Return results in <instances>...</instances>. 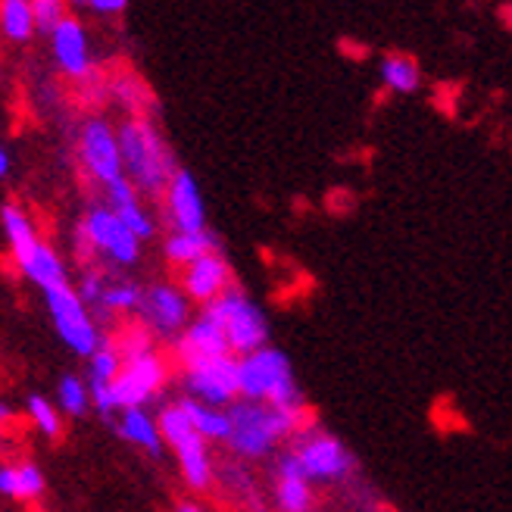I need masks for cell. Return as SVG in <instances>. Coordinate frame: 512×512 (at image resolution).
Instances as JSON below:
<instances>
[{"label": "cell", "mask_w": 512, "mask_h": 512, "mask_svg": "<svg viewBox=\"0 0 512 512\" xmlns=\"http://www.w3.org/2000/svg\"><path fill=\"white\" fill-rule=\"evenodd\" d=\"M119 153H122V172L125 182L147 197H160L166 194L169 178L178 172L172 150L166 141L157 135V128L144 119H132L119 128Z\"/></svg>", "instance_id": "6da1fadb"}, {"label": "cell", "mask_w": 512, "mask_h": 512, "mask_svg": "<svg viewBox=\"0 0 512 512\" xmlns=\"http://www.w3.org/2000/svg\"><path fill=\"white\" fill-rule=\"evenodd\" d=\"M238 397L275 409H303V394L288 356L269 344L238 360Z\"/></svg>", "instance_id": "7a4b0ae2"}, {"label": "cell", "mask_w": 512, "mask_h": 512, "mask_svg": "<svg viewBox=\"0 0 512 512\" xmlns=\"http://www.w3.org/2000/svg\"><path fill=\"white\" fill-rule=\"evenodd\" d=\"M228 419H232L228 447L244 459H260L269 456L278 441H285L300 431L303 409H275L263 403L235 400L232 409H228Z\"/></svg>", "instance_id": "3957f363"}, {"label": "cell", "mask_w": 512, "mask_h": 512, "mask_svg": "<svg viewBox=\"0 0 512 512\" xmlns=\"http://www.w3.org/2000/svg\"><path fill=\"white\" fill-rule=\"evenodd\" d=\"M160 428V441L169 444L178 456V466H182L185 481L191 484L194 491H207L213 481V459H210V447L200 434L191 428L188 413L182 400L178 403H166L163 413L157 419Z\"/></svg>", "instance_id": "277c9868"}, {"label": "cell", "mask_w": 512, "mask_h": 512, "mask_svg": "<svg viewBox=\"0 0 512 512\" xmlns=\"http://www.w3.org/2000/svg\"><path fill=\"white\" fill-rule=\"evenodd\" d=\"M210 306H213L219 322H222V335H225L228 353H232L235 360H241V356H250L253 350L266 347V341H269V322H266L260 306H256L247 294L228 288Z\"/></svg>", "instance_id": "5b68a950"}, {"label": "cell", "mask_w": 512, "mask_h": 512, "mask_svg": "<svg viewBox=\"0 0 512 512\" xmlns=\"http://www.w3.org/2000/svg\"><path fill=\"white\" fill-rule=\"evenodd\" d=\"M75 250H82V256L104 253L116 266H135L141 256V244L132 238V232L116 219L110 207H94L82 219L79 232H75Z\"/></svg>", "instance_id": "8992f818"}, {"label": "cell", "mask_w": 512, "mask_h": 512, "mask_svg": "<svg viewBox=\"0 0 512 512\" xmlns=\"http://www.w3.org/2000/svg\"><path fill=\"white\" fill-rule=\"evenodd\" d=\"M44 300H47L50 319H54V328H57V335L63 338V344L72 353L88 356V360H91V356L97 353V347L104 344V335H100V328H97L94 316L88 313V306L75 297L72 288L47 291Z\"/></svg>", "instance_id": "52a82bcc"}, {"label": "cell", "mask_w": 512, "mask_h": 512, "mask_svg": "<svg viewBox=\"0 0 512 512\" xmlns=\"http://www.w3.org/2000/svg\"><path fill=\"white\" fill-rule=\"evenodd\" d=\"M166 360L157 353V350H150L144 356H135V360H128L122 363L119 375L113 378L110 384V400H113V409H144V403L150 397H157L160 388L166 384Z\"/></svg>", "instance_id": "ba28073f"}, {"label": "cell", "mask_w": 512, "mask_h": 512, "mask_svg": "<svg viewBox=\"0 0 512 512\" xmlns=\"http://www.w3.org/2000/svg\"><path fill=\"white\" fill-rule=\"evenodd\" d=\"M306 475V481H341L353 472L350 450L325 431H310L291 450Z\"/></svg>", "instance_id": "9c48e42d"}, {"label": "cell", "mask_w": 512, "mask_h": 512, "mask_svg": "<svg viewBox=\"0 0 512 512\" xmlns=\"http://www.w3.org/2000/svg\"><path fill=\"white\" fill-rule=\"evenodd\" d=\"M138 313L144 319V328L153 331L157 338H175L188 328V316H191V300L182 294V288L175 285H150L141 294V306Z\"/></svg>", "instance_id": "30bf717a"}, {"label": "cell", "mask_w": 512, "mask_h": 512, "mask_svg": "<svg viewBox=\"0 0 512 512\" xmlns=\"http://www.w3.org/2000/svg\"><path fill=\"white\" fill-rule=\"evenodd\" d=\"M175 353H178V360H182L185 372L197 369V366H207L213 360H222V356H232L228 353L225 335H222V322L210 303L203 306V313L194 322H188V328L178 335Z\"/></svg>", "instance_id": "8fae6325"}, {"label": "cell", "mask_w": 512, "mask_h": 512, "mask_svg": "<svg viewBox=\"0 0 512 512\" xmlns=\"http://www.w3.org/2000/svg\"><path fill=\"white\" fill-rule=\"evenodd\" d=\"M185 391L188 400L207 403L216 409H225L238 400V360L235 356H222L207 366H197L185 372Z\"/></svg>", "instance_id": "7c38bea8"}, {"label": "cell", "mask_w": 512, "mask_h": 512, "mask_svg": "<svg viewBox=\"0 0 512 512\" xmlns=\"http://www.w3.org/2000/svg\"><path fill=\"white\" fill-rule=\"evenodd\" d=\"M79 150H82L85 169L97 178L100 185L110 188L113 182L125 178V172H122V153H119V138H116V132L110 128V122L91 119L82 128Z\"/></svg>", "instance_id": "4fadbf2b"}, {"label": "cell", "mask_w": 512, "mask_h": 512, "mask_svg": "<svg viewBox=\"0 0 512 512\" xmlns=\"http://www.w3.org/2000/svg\"><path fill=\"white\" fill-rule=\"evenodd\" d=\"M166 210L172 232H203L207 228V207L197 188V178L188 169H178L166 185Z\"/></svg>", "instance_id": "5bb4252c"}, {"label": "cell", "mask_w": 512, "mask_h": 512, "mask_svg": "<svg viewBox=\"0 0 512 512\" xmlns=\"http://www.w3.org/2000/svg\"><path fill=\"white\" fill-rule=\"evenodd\" d=\"M50 47H54L57 66L69 75V79H85L91 72V47L85 25L75 16H63L57 29L50 32Z\"/></svg>", "instance_id": "9a60e30c"}, {"label": "cell", "mask_w": 512, "mask_h": 512, "mask_svg": "<svg viewBox=\"0 0 512 512\" xmlns=\"http://www.w3.org/2000/svg\"><path fill=\"white\" fill-rule=\"evenodd\" d=\"M228 278H232V272H228V263L222 260L219 253H210L203 256V260L191 263L185 269V278H182V294L188 300H197V303H213L216 297H222L228 291Z\"/></svg>", "instance_id": "2e32d148"}, {"label": "cell", "mask_w": 512, "mask_h": 512, "mask_svg": "<svg viewBox=\"0 0 512 512\" xmlns=\"http://www.w3.org/2000/svg\"><path fill=\"white\" fill-rule=\"evenodd\" d=\"M275 503L281 506V512H310L313 509V488H310V481H306L294 453L278 456Z\"/></svg>", "instance_id": "e0dca14e"}, {"label": "cell", "mask_w": 512, "mask_h": 512, "mask_svg": "<svg viewBox=\"0 0 512 512\" xmlns=\"http://www.w3.org/2000/svg\"><path fill=\"white\" fill-rule=\"evenodd\" d=\"M107 194H110V210L116 213V219L132 232V238L141 244V241H147V238H153V219H150V213L141 207V200H138V194H135V188L125 182V178H119V182H113L110 188H107Z\"/></svg>", "instance_id": "ac0fdd59"}, {"label": "cell", "mask_w": 512, "mask_h": 512, "mask_svg": "<svg viewBox=\"0 0 512 512\" xmlns=\"http://www.w3.org/2000/svg\"><path fill=\"white\" fill-rule=\"evenodd\" d=\"M22 275L35 281V285L47 294V291H57V288H69V272L63 266V260L57 256L54 247H47L44 241L29 253V260H25L22 266Z\"/></svg>", "instance_id": "d6986e66"}, {"label": "cell", "mask_w": 512, "mask_h": 512, "mask_svg": "<svg viewBox=\"0 0 512 512\" xmlns=\"http://www.w3.org/2000/svg\"><path fill=\"white\" fill-rule=\"evenodd\" d=\"M0 225H4V235L10 241L16 263L22 266L29 260V253L41 244L38 232H35V222L29 219V213H25L19 203H4V207H0Z\"/></svg>", "instance_id": "ffe728a7"}, {"label": "cell", "mask_w": 512, "mask_h": 512, "mask_svg": "<svg viewBox=\"0 0 512 512\" xmlns=\"http://www.w3.org/2000/svg\"><path fill=\"white\" fill-rule=\"evenodd\" d=\"M116 431L119 438L135 444L153 456L163 453V441H160V428H157V419H153L147 409H122V416L116 422Z\"/></svg>", "instance_id": "44dd1931"}, {"label": "cell", "mask_w": 512, "mask_h": 512, "mask_svg": "<svg viewBox=\"0 0 512 512\" xmlns=\"http://www.w3.org/2000/svg\"><path fill=\"white\" fill-rule=\"evenodd\" d=\"M210 253H219V241L216 235H210L207 228L203 232H172L166 238V260L175 263V266H191L197 260Z\"/></svg>", "instance_id": "7402d4cb"}, {"label": "cell", "mask_w": 512, "mask_h": 512, "mask_svg": "<svg viewBox=\"0 0 512 512\" xmlns=\"http://www.w3.org/2000/svg\"><path fill=\"white\" fill-rule=\"evenodd\" d=\"M47 488L44 472L35 463L22 466H0V494L16 497V500H35Z\"/></svg>", "instance_id": "603a6c76"}, {"label": "cell", "mask_w": 512, "mask_h": 512, "mask_svg": "<svg viewBox=\"0 0 512 512\" xmlns=\"http://www.w3.org/2000/svg\"><path fill=\"white\" fill-rule=\"evenodd\" d=\"M185 413H188V422L191 428L200 434L203 441H228V434H232V419H228V409H216V406H207V403H197V400H182Z\"/></svg>", "instance_id": "cb8c5ba5"}, {"label": "cell", "mask_w": 512, "mask_h": 512, "mask_svg": "<svg viewBox=\"0 0 512 512\" xmlns=\"http://www.w3.org/2000/svg\"><path fill=\"white\" fill-rule=\"evenodd\" d=\"M381 82L388 85L394 94H413L422 82V72L413 57L391 54L381 60Z\"/></svg>", "instance_id": "d4e9b609"}, {"label": "cell", "mask_w": 512, "mask_h": 512, "mask_svg": "<svg viewBox=\"0 0 512 512\" xmlns=\"http://www.w3.org/2000/svg\"><path fill=\"white\" fill-rule=\"evenodd\" d=\"M0 35L13 44H25L35 35L32 7L25 0H4L0 4Z\"/></svg>", "instance_id": "484cf974"}, {"label": "cell", "mask_w": 512, "mask_h": 512, "mask_svg": "<svg viewBox=\"0 0 512 512\" xmlns=\"http://www.w3.org/2000/svg\"><path fill=\"white\" fill-rule=\"evenodd\" d=\"M141 285L135 281H113V285L104 288L100 294V313H138L141 306Z\"/></svg>", "instance_id": "4316f807"}, {"label": "cell", "mask_w": 512, "mask_h": 512, "mask_svg": "<svg viewBox=\"0 0 512 512\" xmlns=\"http://www.w3.org/2000/svg\"><path fill=\"white\" fill-rule=\"evenodd\" d=\"M57 400H60V409L66 416H85L88 413V384L79 378V375H63L60 388H57Z\"/></svg>", "instance_id": "83f0119b"}, {"label": "cell", "mask_w": 512, "mask_h": 512, "mask_svg": "<svg viewBox=\"0 0 512 512\" xmlns=\"http://www.w3.org/2000/svg\"><path fill=\"white\" fill-rule=\"evenodd\" d=\"M122 369V360L113 344H100L97 353L88 360V384H113V378L119 375Z\"/></svg>", "instance_id": "f1b7e54d"}, {"label": "cell", "mask_w": 512, "mask_h": 512, "mask_svg": "<svg viewBox=\"0 0 512 512\" xmlns=\"http://www.w3.org/2000/svg\"><path fill=\"white\" fill-rule=\"evenodd\" d=\"M29 416L38 425V431L47 434V438H57L60 428H63L60 409H54V403H50L47 397H41V394H29Z\"/></svg>", "instance_id": "f546056e"}, {"label": "cell", "mask_w": 512, "mask_h": 512, "mask_svg": "<svg viewBox=\"0 0 512 512\" xmlns=\"http://www.w3.org/2000/svg\"><path fill=\"white\" fill-rule=\"evenodd\" d=\"M29 7H32L35 29L44 32V35L54 32L57 22L63 19V4H60V0H35V4H29Z\"/></svg>", "instance_id": "4dcf8cb0"}, {"label": "cell", "mask_w": 512, "mask_h": 512, "mask_svg": "<svg viewBox=\"0 0 512 512\" xmlns=\"http://www.w3.org/2000/svg\"><path fill=\"white\" fill-rule=\"evenodd\" d=\"M107 288V278L104 272H97V269H88L79 281V291H75V297H79L85 306H97L100 303V294H104Z\"/></svg>", "instance_id": "1f68e13d"}, {"label": "cell", "mask_w": 512, "mask_h": 512, "mask_svg": "<svg viewBox=\"0 0 512 512\" xmlns=\"http://www.w3.org/2000/svg\"><path fill=\"white\" fill-rule=\"evenodd\" d=\"M88 10L113 16V13H122L125 10V0H88Z\"/></svg>", "instance_id": "d6a6232c"}, {"label": "cell", "mask_w": 512, "mask_h": 512, "mask_svg": "<svg viewBox=\"0 0 512 512\" xmlns=\"http://www.w3.org/2000/svg\"><path fill=\"white\" fill-rule=\"evenodd\" d=\"M10 175V153L0 147V178H7Z\"/></svg>", "instance_id": "836d02e7"}, {"label": "cell", "mask_w": 512, "mask_h": 512, "mask_svg": "<svg viewBox=\"0 0 512 512\" xmlns=\"http://www.w3.org/2000/svg\"><path fill=\"white\" fill-rule=\"evenodd\" d=\"M10 416H13V413H10V406H7L4 400H0V428H4V425L10 422Z\"/></svg>", "instance_id": "e575fe53"}, {"label": "cell", "mask_w": 512, "mask_h": 512, "mask_svg": "<svg viewBox=\"0 0 512 512\" xmlns=\"http://www.w3.org/2000/svg\"><path fill=\"white\" fill-rule=\"evenodd\" d=\"M175 512H203V509H200L197 503H178V509H175Z\"/></svg>", "instance_id": "d590c367"}, {"label": "cell", "mask_w": 512, "mask_h": 512, "mask_svg": "<svg viewBox=\"0 0 512 512\" xmlns=\"http://www.w3.org/2000/svg\"><path fill=\"white\" fill-rule=\"evenodd\" d=\"M310 512H313V509H310Z\"/></svg>", "instance_id": "8d00e7d4"}]
</instances>
